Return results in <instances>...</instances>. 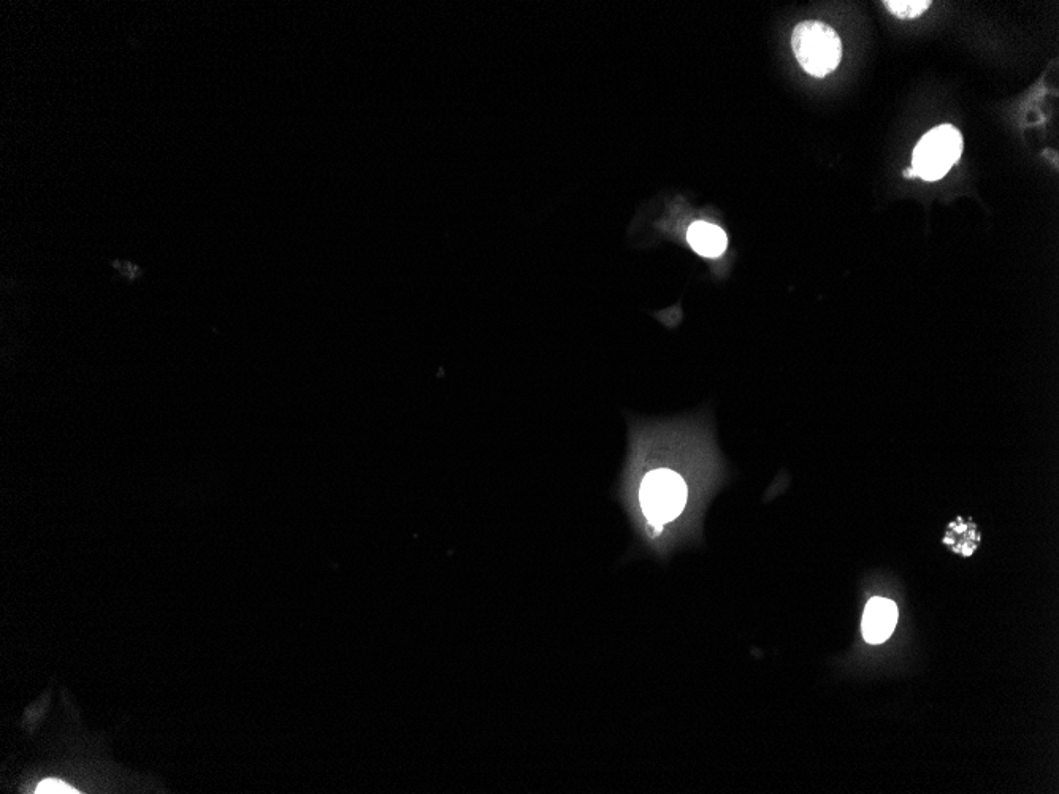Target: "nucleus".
<instances>
[{
    "mask_svg": "<svg viewBox=\"0 0 1059 794\" xmlns=\"http://www.w3.org/2000/svg\"><path fill=\"white\" fill-rule=\"evenodd\" d=\"M689 500L684 478L670 468L649 471L639 487V506L655 536L679 519Z\"/></svg>",
    "mask_w": 1059,
    "mask_h": 794,
    "instance_id": "f257e3e1",
    "label": "nucleus"
},
{
    "mask_svg": "<svg viewBox=\"0 0 1059 794\" xmlns=\"http://www.w3.org/2000/svg\"><path fill=\"white\" fill-rule=\"evenodd\" d=\"M793 53L812 77L823 78L838 69L842 42L838 32L822 21H803L792 35Z\"/></svg>",
    "mask_w": 1059,
    "mask_h": 794,
    "instance_id": "f03ea898",
    "label": "nucleus"
},
{
    "mask_svg": "<svg viewBox=\"0 0 1059 794\" xmlns=\"http://www.w3.org/2000/svg\"><path fill=\"white\" fill-rule=\"evenodd\" d=\"M963 137L960 130L942 124L931 130L915 146L912 168L925 181L942 180L950 168L960 161Z\"/></svg>",
    "mask_w": 1059,
    "mask_h": 794,
    "instance_id": "7ed1b4c3",
    "label": "nucleus"
},
{
    "mask_svg": "<svg viewBox=\"0 0 1059 794\" xmlns=\"http://www.w3.org/2000/svg\"><path fill=\"white\" fill-rule=\"evenodd\" d=\"M898 606L885 598H872L866 604L861 631L869 644H882L890 639L898 625Z\"/></svg>",
    "mask_w": 1059,
    "mask_h": 794,
    "instance_id": "20e7f679",
    "label": "nucleus"
},
{
    "mask_svg": "<svg viewBox=\"0 0 1059 794\" xmlns=\"http://www.w3.org/2000/svg\"><path fill=\"white\" fill-rule=\"evenodd\" d=\"M687 241L696 254L708 259L722 256L728 246L727 233L706 221L693 222L687 232Z\"/></svg>",
    "mask_w": 1059,
    "mask_h": 794,
    "instance_id": "39448f33",
    "label": "nucleus"
},
{
    "mask_svg": "<svg viewBox=\"0 0 1059 794\" xmlns=\"http://www.w3.org/2000/svg\"><path fill=\"white\" fill-rule=\"evenodd\" d=\"M930 0H887L888 12L898 16L899 20H915L930 8Z\"/></svg>",
    "mask_w": 1059,
    "mask_h": 794,
    "instance_id": "423d86ee",
    "label": "nucleus"
},
{
    "mask_svg": "<svg viewBox=\"0 0 1059 794\" xmlns=\"http://www.w3.org/2000/svg\"><path fill=\"white\" fill-rule=\"evenodd\" d=\"M37 794H77L80 791L70 787L67 783L62 780L46 779L39 783V787L35 788Z\"/></svg>",
    "mask_w": 1059,
    "mask_h": 794,
    "instance_id": "0eeeda50",
    "label": "nucleus"
},
{
    "mask_svg": "<svg viewBox=\"0 0 1059 794\" xmlns=\"http://www.w3.org/2000/svg\"><path fill=\"white\" fill-rule=\"evenodd\" d=\"M904 176H906V178H915V176H917V173H915L914 168H909L907 172H904Z\"/></svg>",
    "mask_w": 1059,
    "mask_h": 794,
    "instance_id": "6e6552de",
    "label": "nucleus"
}]
</instances>
